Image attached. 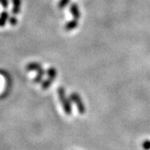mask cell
<instances>
[{"label":"cell","instance_id":"obj_10","mask_svg":"<svg viewBox=\"0 0 150 150\" xmlns=\"http://www.w3.org/2000/svg\"><path fill=\"white\" fill-rule=\"evenodd\" d=\"M47 74H48V78L51 80L54 81V79L57 77V70L54 67H50L48 70H47Z\"/></svg>","mask_w":150,"mask_h":150},{"label":"cell","instance_id":"obj_15","mask_svg":"<svg viewBox=\"0 0 150 150\" xmlns=\"http://www.w3.org/2000/svg\"><path fill=\"white\" fill-rule=\"evenodd\" d=\"M0 4L3 6L4 8H8V4H9V2L8 0H0Z\"/></svg>","mask_w":150,"mask_h":150},{"label":"cell","instance_id":"obj_9","mask_svg":"<svg viewBox=\"0 0 150 150\" xmlns=\"http://www.w3.org/2000/svg\"><path fill=\"white\" fill-rule=\"evenodd\" d=\"M37 73L38 74L37 75H36V77H35L34 79H33V83H39L42 82L43 76L45 75V70L43 69V68H41L40 69L38 70Z\"/></svg>","mask_w":150,"mask_h":150},{"label":"cell","instance_id":"obj_1","mask_svg":"<svg viewBox=\"0 0 150 150\" xmlns=\"http://www.w3.org/2000/svg\"><path fill=\"white\" fill-rule=\"evenodd\" d=\"M58 95L60 103H62V106L64 108L65 114L66 115H71L72 113V106H71V100L68 97L66 96L65 89L64 87H59L58 88Z\"/></svg>","mask_w":150,"mask_h":150},{"label":"cell","instance_id":"obj_2","mask_svg":"<svg viewBox=\"0 0 150 150\" xmlns=\"http://www.w3.org/2000/svg\"><path fill=\"white\" fill-rule=\"evenodd\" d=\"M0 74L4 76V78L5 79V89L4 90L3 93L0 95V99L5 98L6 97L8 96L11 89H12V85H13V81L11 79L10 74L4 69H0Z\"/></svg>","mask_w":150,"mask_h":150},{"label":"cell","instance_id":"obj_11","mask_svg":"<svg viewBox=\"0 0 150 150\" xmlns=\"http://www.w3.org/2000/svg\"><path fill=\"white\" fill-rule=\"evenodd\" d=\"M54 83V81L51 80V79H47L46 80H44L43 82V83H42V88H43V90H47L49 88V87L51 86V84Z\"/></svg>","mask_w":150,"mask_h":150},{"label":"cell","instance_id":"obj_8","mask_svg":"<svg viewBox=\"0 0 150 150\" xmlns=\"http://www.w3.org/2000/svg\"><path fill=\"white\" fill-rule=\"evenodd\" d=\"M42 68V65L40 64L39 63L37 62H32L29 63L26 66V70L27 71H38Z\"/></svg>","mask_w":150,"mask_h":150},{"label":"cell","instance_id":"obj_7","mask_svg":"<svg viewBox=\"0 0 150 150\" xmlns=\"http://www.w3.org/2000/svg\"><path fill=\"white\" fill-rule=\"evenodd\" d=\"M9 18V13L7 10H4L0 13V27H4Z\"/></svg>","mask_w":150,"mask_h":150},{"label":"cell","instance_id":"obj_6","mask_svg":"<svg viewBox=\"0 0 150 150\" xmlns=\"http://www.w3.org/2000/svg\"><path fill=\"white\" fill-rule=\"evenodd\" d=\"M78 25H79V21H78V19H72L71 21L68 22L66 24H65L64 26V29L66 31H71V30H74L76 28L78 27Z\"/></svg>","mask_w":150,"mask_h":150},{"label":"cell","instance_id":"obj_14","mask_svg":"<svg viewBox=\"0 0 150 150\" xmlns=\"http://www.w3.org/2000/svg\"><path fill=\"white\" fill-rule=\"evenodd\" d=\"M8 22L12 26H15L17 23H18V19L15 16H12L8 18Z\"/></svg>","mask_w":150,"mask_h":150},{"label":"cell","instance_id":"obj_4","mask_svg":"<svg viewBox=\"0 0 150 150\" xmlns=\"http://www.w3.org/2000/svg\"><path fill=\"white\" fill-rule=\"evenodd\" d=\"M70 13L72 14V16L74 17V18L75 19H79L81 18V13L79 8V6L77 4H72L70 6Z\"/></svg>","mask_w":150,"mask_h":150},{"label":"cell","instance_id":"obj_3","mask_svg":"<svg viewBox=\"0 0 150 150\" xmlns=\"http://www.w3.org/2000/svg\"><path fill=\"white\" fill-rule=\"evenodd\" d=\"M69 98L72 102H74L75 104H76L77 108H78V111H79V112L80 114L85 113L86 108L85 106H84V103H83V100H82V98H81L80 95H79L78 93L73 92V93L70 94Z\"/></svg>","mask_w":150,"mask_h":150},{"label":"cell","instance_id":"obj_13","mask_svg":"<svg viewBox=\"0 0 150 150\" xmlns=\"http://www.w3.org/2000/svg\"><path fill=\"white\" fill-rule=\"evenodd\" d=\"M142 149L144 150H150V140L146 139L143 142Z\"/></svg>","mask_w":150,"mask_h":150},{"label":"cell","instance_id":"obj_12","mask_svg":"<svg viewBox=\"0 0 150 150\" xmlns=\"http://www.w3.org/2000/svg\"><path fill=\"white\" fill-rule=\"evenodd\" d=\"M69 3L70 0H59V4H58V8L59 9H64Z\"/></svg>","mask_w":150,"mask_h":150},{"label":"cell","instance_id":"obj_5","mask_svg":"<svg viewBox=\"0 0 150 150\" xmlns=\"http://www.w3.org/2000/svg\"><path fill=\"white\" fill-rule=\"evenodd\" d=\"M12 3H13L12 13L13 15H17L21 11L22 0H12Z\"/></svg>","mask_w":150,"mask_h":150}]
</instances>
